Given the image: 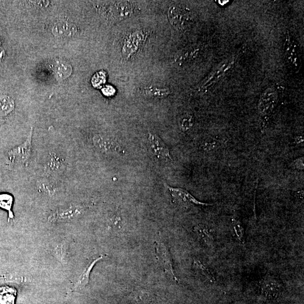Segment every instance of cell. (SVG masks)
<instances>
[{
  "mask_svg": "<svg viewBox=\"0 0 304 304\" xmlns=\"http://www.w3.org/2000/svg\"><path fill=\"white\" fill-rule=\"evenodd\" d=\"M138 10L134 3L129 1H115L109 3L107 13L112 21H118L136 15Z\"/></svg>",
  "mask_w": 304,
  "mask_h": 304,
  "instance_id": "277c9868",
  "label": "cell"
},
{
  "mask_svg": "<svg viewBox=\"0 0 304 304\" xmlns=\"http://www.w3.org/2000/svg\"><path fill=\"white\" fill-rule=\"evenodd\" d=\"M15 108V101L11 97L7 95L0 96V117L8 116Z\"/></svg>",
  "mask_w": 304,
  "mask_h": 304,
  "instance_id": "d6986e66",
  "label": "cell"
},
{
  "mask_svg": "<svg viewBox=\"0 0 304 304\" xmlns=\"http://www.w3.org/2000/svg\"><path fill=\"white\" fill-rule=\"evenodd\" d=\"M216 142H215V141H214L213 143L212 142H209L205 144V149L206 150H213V148H215V147L216 146Z\"/></svg>",
  "mask_w": 304,
  "mask_h": 304,
  "instance_id": "4316f807",
  "label": "cell"
},
{
  "mask_svg": "<svg viewBox=\"0 0 304 304\" xmlns=\"http://www.w3.org/2000/svg\"><path fill=\"white\" fill-rule=\"evenodd\" d=\"M277 101V94L275 91L268 89L261 96L258 104L259 112L262 116L270 113L274 109Z\"/></svg>",
  "mask_w": 304,
  "mask_h": 304,
  "instance_id": "7c38bea8",
  "label": "cell"
},
{
  "mask_svg": "<svg viewBox=\"0 0 304 304\" xmlns=\"http://www.w3.org/2000/svg\"><path fill=\"white\" fill-rule=\"evenodd\" d=\"M14 198L11 195L8 193H1L0 194V207L8 212L9 220L14 218V214L12 212Z\"/></svg>",
  "mask_w": 304,
  "mask_h": 304,
  "instance_id": "44dd1931",
  "label": "cell"
},
{
  "mask_svg": "<svg viewBox=\"0 0 304 304\" xmlns=\"http://www.w3.org/2000/svg\"><path fill=\"white\" fill-rule=\"evenodd\" d=\"M193 119L191 116H185L180 121V127L183 131H188L193 126Z\"/></svg>",
  "mask_w": 304,
  "mask_h": 304,
  "instance_id": "cb8c5ba5",
  "label": "cell"
},
{
  "mask_svg": "<svg viewBox=\"0 0 304 304\" xmlns=\"http://www.w3.org/2000/svg\"><path fill=\"white\" fill-rule=\"evenodd\" d=\"M155 246L157 258L162 267H164V270L167 274H170L172 279L175 281L178 282L174 274L173 268H172L171 255L168 248L163 243H161L160 241L156 242Z\"/></svg>",
  "mask_w": 304,
  "mask_h": 304,
  "instance_id": "ba28073f",
  "label": "cell"
},
{
  "mask_svg": "<svg viewBox=\"0 0 304 304\" xmlns=\"http://www.w3.org/2000/svg\"><path fill=\"white\" fill-rule=\"evenodd\" d=\"M282 289L281 282L274 277H266L262 282V295L268 300H275L278 298Z\"/></svg>",
  "mask_w": 304,
  "mask_h": 304,
  "instance_id": "30bf717a",
  "label": "cell"
},
{
  "mask_svg": "<svg viewBox=\"0 0 304 304\" xmlns=\"http://www.w3.org/2000/svg\"><path fill=\"white\" fill-rule=\"evenodd\" d=\"M232 224L235 234H236L238 239L241 243H244V229L240 220L236 217H233Z\"/></svg>",
  "mask_w": 304,
  "mask_h": 304,
  "instance_id": "7402d4cb",
  "label": "cell"
},
{
  "mask_svg": "<svg viewBox=\"0 0 304 304\" xmlns=\"http://www.w3.org/2000/svg\"><path fill=\"white\" fill-rule=\"evenodd\" d=\"M144 94L148 98L162 99L170 94V90L165 86L150 85L143 90Z\"/></svg>",
  "mask_w": 304,
  "mask_h": 304,
  "instance_id": "2e32d148",
  "label": "cell"
},
{
  "mask_svg": "<svg viewBox=\"0 0 304 304\" xmlns=\"http://www.w3.org/2000/svg\"><path fill=\"white\" fill-rule=\"evenodd\" d=\"M105 257L106 256L105 255H101L99 258L93 259V260L90 262V264L85 268L84 272L82 273L81 275L79 276L74 283L73 289L75 290V291H78V290H80L85 288L86 286L89 283L90 275H91L93 268L94 267L95 265L97 263L99 260H101V259Z\"/></svg>",
  "mask_w": 304,
  "mask_h": 304,
  "instance_id": "5bb4252c",
  "label": "cell"
},
{
  "mask_svg": "<svg viewBox=\"0 0 304 304\" xmlns=\"http://www.w3.org/2000/svg\"><path fill=\"white\" fill-rule=\"evenodd\" d=\"M92 140L95 146L104 153H108L116 149L115 144L108 137L97 135L93 137Z\"/></svg>",
  "mask_w": 304,
  "mask_h": 304,
  "instance_id": "ac0fdd59",
  "label": "cell"
},
{
  "mask_svg": "<svg viewBox=\"0 0 304 304\" xmlns=\"http://www.w3.org/2000/svg\"><path fill=\"white\" fill-rule=\"evenodd\" d=\"M77 26L74 23L60 22L55 24L52 30V32L57 38L66 39L75 36L77 32Z\"/></svg>",
  "mask_w": 304,
  "mask_h": 304,
  "instance_id": "4fadbf2b",
  "label": "cell"
},
{
  "mask_svg": "<svg viewBox=\"0 0 304 304\" xmlns=\"http://www.w3.org/2000/svg\"><path fill=\"white\" fill-rule=\"evenodd\" d=\"M1 41H0V46H1Z\"/></svg>",
  "mask_w": 304,
  "mask_h": 304,
  "instance_id": "f1b7e54d",
  "label": "cell"
},
{
  "mask_svg": "<svg viewBox=\"0 0 304 304\" xmlns=\"http://www.w3.org/2000/svg\"><path fill=\"white\" fill-rule=\"evenodd\" d=\"M148 147L151 154L158 160L165 162L172 161L170 151L167 145L156 135L149 134Z\"/></svg>",
  "mask_w": 304,
  "mask_h": 304,
  "instance_id": "8992f818",
  "label": "cell"
},
{
  "mask_svg": "<svg viewBox=\"0 0 304 304\" xmlns=\"http://www.w3.org/2000/svg\"><path fill=\"white\" fill-rule=\"evenodd\" d=\"M195 263L197 267L199 268L200 270L201 271L203 275H205L210 282H212V283L215 282V278L213 277V276L212 274H211L210 272L205 267V266L202 265L198 260H195Z\"/></svg>",
  "mask_w": 304,
  "mask_h": 304,
  "instance_id": "d4e9b609",
  "label": "cell"
},
{
  "mask_svg": "<svg viewBox=\"0 0 304 304\" xmlns=\"http://www.w3.org/2000/svg\"><path fill=\"white\" fill-rule=\"evenodd\" d=\"M195 231L196 233H198L199 236L202 238L206 244L210 245L212 244L213 238L208 229L202 227H197L195 228Z\"/></svg>",
  "mask_w": 304,
  "mask_h": 304,
  "instance_id": "603a6c76",
  "label": "cell"
},
{
  "mask_svg": "<svg viewBox=\"0 0 304 304\" xmlns=\"http://www.w3.org/2000/svg\"><path fill=\"white\" fill-rule=\"evenodd\" d=\"M303 160L304 158L303 157L295 161V165L297 168L300 169V170H302L304 168Z\"/></svg>",
  "mask_w": 304,
  "mask_h": 304,
  "instance_id": "484cf974",
  "label": "cell"
},
{
  "mask_svg": "<svg viewBox=\"0 0 304 304\" xmlns=\"http://www.w3.org/2000/svg\"><path fill=\"white\" fill-rule=\"evenodd\" d=\"M47 251L62 265L68 264L70 258V246L66 240L52 242L47 245Z\"/></svg>",
  "mask_w": 304,
  "mask_h": 304,
  "instance_id": "52a82bcc",
  "label": "cell"
},
{
  "mask_svg": "<svg viewBox=\"0 0 304 304\" xmlns=\"http://www.w3.org/2000/svg\"><path fill=\"white\" fill-rule=\"evenodd\" d=\"M296 143L298 144L302 143L304 141V138L302 136L296 137Z\"/></svg>",
  "mask_w": 304,
  "mask_h": 304,
  "instance_id": "83f0119b",
  "label": "cell"
},
{
  "mask_svg": "<svg viewBox=\"0 0 304 304\" xmlns=\"http://www.w3.org/2000/svg\"><path fill=\"white\" fill-rule=\"evenodd\" d=\"M85 211V206L72 204V205L55 210L48 217V222L50 223L71 222V221L81 216Z\"/></svg>",
  "mask_w": 304,
  "mask_h": 304,
  "instance_id": "7a4b0ae2",
  "label": "cell"
},
{
  "mask_svg": "<svg viewBox=\"0 0 304 304\" xmlns=\"http://www.w3.org/2000/svg\"><path fill=\"white\" fill-rule=\"evenodd\" d=\"M170 191L172 198L175 203L180 205H196L201 206H212L213 204L203 203L198 201L186 190L179 188L171 187L167 185Z\"/></svg>",
  "mask_w": 304,
  "mask_h": 304,
  "instance_id": "9c48e42d",
  "label": "cell"
},
{
  "mask_svg": "<svg viewBox=\"0 0 304 304\" xmlns=\"http://www.w3.org/2000/svg\"><path fill=\"white\" fill-rule=\"evenodd\" d=\"M139 34H132L124 45L123 53L126 57H131L138 50L142 40V36Z\"/></svg>",
  "mask_w": 304,
  "mask_h": 304,
  "instance_id": "9a60e30c",
  "label": "cell"
},
{
  "mask_svg": "<svg viewBox=\"0 0 304 304\" xmlns=\"http://www.w3.org/2000/svg\"><path fill=\"white\" fill-rule=\"evenodd\" d=\"M32 129L25 142L9 151L8 157L12 163L24 167L29 165L32 154Z\"/></svg>",
  "mask_w": 304,
  "mask_h": 304,
  "instance_id": "6da1fadb",
  "label": "cell"
},
{
  "mask_svg": "<svg viewBox=\"0 0 304 304\" xmlns=\"http://www.w3.org/2000/svg\"><path fill=\"white\" fill-rule=\"evenodd\" d=\"M44 169L47 177L54 179L64 173L66 169L65 160L56 152H50Z\"/></svg>",
  "mask_w": 304,
  "mask_h": 304,
  "instance_id": "5b68a950",
  "label": "cell"
},
{
  "mask_svg": "<svg viewBox=\"0 0 304 304\" xmlns=\"http://www.w3.org/2000/svg\"><path fill=\"white\" fill-rule=\"evenodd\" d=\"M53 70L55 77L58 79H64L68 77L72 71L71 64L64 61H55Z\"/></svg>",
  "mask_w": 304,
  "mask_h": 304,
  "instance_id": "e0dca14e",
  "label": "cell"
},
{
  "mask_svg": "<svg viewBox=\"0 0 304 304\" xmlns=\"http://www.w3.org/2000/svg\"><path fill=\"white\" fill-rule=\"evenodd\" d=\"M36 189L40 194L47 198H52L57 194L59 185L55 179L46 177L38 180Z\"/></svg>",
  "mask_w": 304,
  "mask_h": 304,
  "instance_id": "8fae6325",
  "label": "cell"
},
{
  "mask_svg": "<svg viewBox=\"0 0 304 304\" xmlns=\"http://www.w3.org/2000/svg\"><path fill=\"white\" fill-rule=\"evenodd\" d=\"M15 290L5 287L0 288V304H14L15 299Z\"/></svg>",
  "mask_w": 304,
  "mask_h": 304,
  "instance_id": "ffe728a7",
  "label": "cell"
},
{
  "mask_svg": "<svg viewBox=\"0 0 304 304\" xmlns=\"http://www.w3.org/2000/svg\"><path fill=\"white\" fill-rule=\"evenodd\" d=\"M170 22L176 29L185 30L191 26L193 19L191 12L183 6L174 5L168 10Z\"/></svg>",
  "mask_w": 304,
  "mask_h": 304,
  "instance_id": "3957f363",
  "label": "cell"
}]
</instances>
